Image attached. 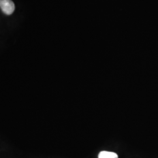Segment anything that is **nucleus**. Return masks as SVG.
Masks as SVG:
<instances>
[{
	"label": "nucleus",
	"mask_w": 158,
	"mask_h": 158,
	"mask_svg": "<svg viewBox=\"0 0 158 158\" xmlns=\"http://www.w3.org/2000/svg\"><path fill=\"white\" fill-rule=\"evenodd\" d=\"M98 158H118V156L116 153L102 151L98 154Z\"/></svg>",
	"instance_id": "2"
},
{
	"label": "nucleus",
	"mask_w": 158,
	"mask_h": 158,
	"mask_svg": "<svg viewBox=\"0 0 158 158\" xmlns=\"http://www.w3.org/2000/svg\"><path fill=\"white\" fill-rule=\"evenodd\" d=\"M0 8L4 14L10 15L15 11V4L11 0H0Z\"/></svg>",
	"instance_id": "1"
}]
</instances>
